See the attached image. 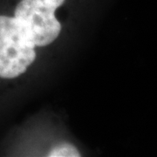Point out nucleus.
Wrapping results in <instances>:
<instances>
[{
    "mask_svg": "<svg viewBox=\"0 0 157 157\" xmlns=\"http://www.w3.org/2000/svg\"><path fill=\"white\" fill-rule=\"evenodd\" d=\"M35 47L20 19L0 15V78L12 79L25 73L35 60Z\"/></svg>",
    "mask_w": 157,
    "mask_h": 157,
    "instance_id": "obj_1",
    "label": "nucleus"
},
{
    "mask_svg": "<svg viewBox=\"0 0 157 157\" xmlns=\"http://www.w3.org/2000/svg\"><path fill=\"white\" fill-rule=\"evenodd\" d=\"M49 157H79L80 154L75 147L69 143H61L54 147L48 155Z\"/></svg>",
    "mask_w": 157,
    "mask_h": 157,
    "instance_id": "obj_3",
    "label": "nucleus"
},
{
    "mask_svg": "<svg viewBox=\"0 0 157 157\" xmlns=\"http://www.w3.org/2000/svg\"><path fill=\"white\" fill-rule=\"evenodd\" d=\"M65 0H21L15 8L14 16L28 29L36 46H45L60 33L61 25L55 11Z\"/></svg>",
    "mask_w": 157,
    "mask_h": 157,
    "instance_id": "obj_2",
    "label": "nucleus"
}]
</instances>
